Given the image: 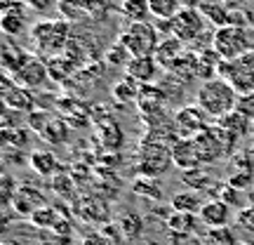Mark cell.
Wrapping results in <instances>:
<instances>
[{"mask_svg":"<svg viewBox=\"0 0 254 245\" xmlns=\"http://www.w3.org/2000/svg\"><path fill=\"white\" fill-rule=\"evenodd\" d=\"M238 101H240V94L236 92V87L231 85L224 78H212V81H205L200 85L198 94H195V104L207 113L209 118H224L226 113L238 109Z\"/></svg>","mask_w":254,"mask_h":245,"instance_id":"1","label":"cell"},{"mask_svg":"<svg viewBox=\"0 0 254 245\" xmlns=\"http://www.w3.org/2000/svg\"><path fill=\"white\" fill-rule=\"evenodd\" d=\"M71 24L66 19H40L31 26V40L43 55H59L68 47Z\"/></svg>","mask_w":254,"mask_h":245,"instance_id":"2","label":"cell"},{"mask_svg":"<svg viewBox=\"0 0 254 245\" xmlns=\"http://www.w3.org/2000/svg\"><path fill=\"white\" fill-rule=\"evenodd\" d=\"M212 50H214L224 62H231V59H238V57L247 55V52H254L252 36H250L247 26L217 28V31H214V38H212Z\"/></svg>","mask_w":254,"mask_h":245,"instance_id":"3","label":"cell"},{"mask_svg":"<svg viewBox=\"0 0 254 245\" xmlns=\"http://www.w3.org/2000/svg\"><path fill=\"white\" fill-rule=\"evenodd\" d=\"M120 40L127 45L132 57H153L158 45H160V31L151 21H132L120 33Z\"/></svg>","mask_w":254,"mask_h":245,"instance_id":"4","label":"cell"},{"mask_svg":"<svg viewBox=\"0 0 254 245\" xmlns=\"http://www.w3.org/2000/svg\"><path fill=\"white\" fill-rule=\"evenodd\" d=\"M172 163V146L158 142L155 137H148L141 144V154H139V172L144 177H160L170 170Z\"/></svg>","mask_w":254,"mask_h":245,"instance_id":"5","label":"cell"},{"mask_svg":"<svg viewBox=\"0 0 254 245\" xmlns=\"http://www.w3.org/2000/svg\"><path fill=\"white\" fill-rule=\"evenodd\" d=\"M219 76L231 82L240 97L252 94L254 92V52H247V55L231 59V62H221Z\"/></svg>","mask_w":254,"mask_h":245,"instance_id":"6","label":"cell"},{"mask_svg":"<svg viewBox=\"0 0 254 245\" xmlns=\"http://www.w3.org/2000/svg\"><path fill=\"white\" fill-rule=\"evenodd\" d=\"M205 24H207V19L202 17V12L198 7H184L172 19V36L179 38L184 45L195 43L205 33Z\"/></svg>","mask_w":254,"mask_h":245,"instance_id":"7","label":"cell"},{"mask_svg":"<svg viewBox=\"0 0 254 245\" xmlns=\"http://www.w3.org/2000/svg\"><path fill=\"white\" fill-rule=\"evenodd\" d=\"M207 120H209V116L200 109L198 104L195 106H184L174 116V127L182 132V137H198L202 130L209 127Z\"/></svg>","mask_w":254,"mask_h":245,"instance_id":"8","label":"cell"},{"mask_svg":"<svg viewBox=\"0 0 254 245\" xmlns=\"http://www.w3.org/2000/svg\"><path fill=\"white\" fill-rule=\"evenodd\" d=\"M172 163L177 167L186 170H195V167H205L202 163V156L198 151V144L193 137H182V139H174L172 142Z\"/></svg>","mask_w":254,"mask_h":245,"instance_id":"9","label":"cell"},{"mask_svg":"<svg viewBox=\"0 0 254 245\" xmlns=\"http://www.w3.org/2000/svg\"><path fill=\"white\" fill-rule=\"evenodd\" d=\"M160 64L155 62V57H134L127 64V78H132L136 85H153L160 76Z\"/></svg>","mask_w":254,"mask_h":245,"instance_id":"10","label":"cell"},{"mask_svg":"<svg viewBox=\"0 0 254 245\" xmlns=\"http://www.w3.org/2000/svg\"><path fill=\"white\" fill-rule=\"evenodd\" d=\"M47 76H50L47 64L40 62V59H31L26 66H21L14 73V82L21 85V87H26V90H36V87H40L47 81Z\"/></svg>","mask_w":254,"mask_h":245,"instance_id":"11","label":"cell"},{"mask_svg":"<svg viewBox=\"0 0 254 245\" xmlns=\"http://www.w3.org/2000/svg\"><path fill=\"white\" fill-rule=\"evenodd\" d=\"M200 222L209 229H221L228 224V219H231V205H226L224 200H207V203H202V208L198 212Z\"/></svg>","mask_w":254,"mask_h":245,"instance_id":"12","label":"cell"},{"mask_svg":"<svg viewBox=\"0 0 254 245\" xmlns=\"http://www.w3.org/2000/svg\"><path fill=\"white\" fill-rule=\"evenodd\" d=\"M198 9L202 12V17L207 19L212 26H217V28L231 26V14H233V9L228 7L226 2H221V0H200Z\"/></svg>","mask_w":254,"mask_h":245,"instance_id":"13","label":"cell"},{"mask_svg":"<svg viewBox=\"0 0 254 245\" xmlns=\"http://www.w3.org/2000/svg\"><path fill=\"white\" fill-rule=\"evenodd\" d=\"M153 57H155V62L160 64L163 69H172L174 64L184 57V43L179 40V38H174V36L163 38Z\"/></svg>","mask_w":254,"mask_h":245,"instance_id":"14","label":"cell"},{"mask_svg":"<svg viewBox=\"0 0 254 245\" xmlns=\"http://www.w3.org/2000/svg\"><path fill=\"white\" fill-rule=\"evenodd\" d=\"M2 97H5V106H7V109H14V111L33 109V97H31V92H28L26 87H19V85L12 87L9 76H5V90H2Z\"/></svg>","mask_w":254,"mask_h":245,"instance_id":"15","label":"cell"},{"mask_svg":"<svg viewBox=\"0 0 254 245\" xmlns=\"http://www.w3.org/2000/svg\"><path fill=\"white\" fill-rule=\"evenodd\" d=\"M73 210H75V212H78V217H82L85 222H106V219H109L106 203L99 200V198H92V196L80 198L75 205H73Z\"/></svg>","mask_w":254,"mask_h":245,"instance_id":"16","label":"cell"},{"mask_svg":"<svg viewBox=\"0 0 254 245\" xmlns=\"http://www.w3.org/2000/svg\"><path fill=\"white\" fill-rule=\"evenodd\" d=\"M33 57L28 55V52H24L19 45H12L9 43V38L5 40V47H2V69H5V73H14L21 69V66H26L28 62H31Z\"/></svg>","mask_w":254,"mask_h":245,"instance_id":"17","label":"cell"},{"mask_svg":"<svg viewBox=\"0 0 254 245\" xmlns=\"http://www.w3.org/2000/svg\"><path fill=\"white\" fill-rule=\"evenodd\" d=\"M43 193L36 191L33 186H21V189L14 191V205H17V212L21 215H33L38 210V205H43Z\"/></svg>","mask_w":254,"mask_h":245,"instance_id":"18","label":"cell"},{"mask_svg":"<svg viewBox=\"0 0 254 245\" xmlns=\"http://www.w3.org/2000/svg\"><path fill=\"white\" fill-rule=\"evenodd\" d=\"M28 165L40 177H52V174L59 172V161L52 151H33L28 158Z\"/></svg>","mask_w":254,"mask_h":245,"instance_id":"19","label":"cell"},{"mask_svg":"<svg viewBox=\"0 0 254 245\" xmlns=\"http://www.w3.org/2000/svg\"><path fill=\"white\" fill-rule=\"evenodd\" d=\"M250 123H252V118H250L247 113H243L240 109L231 111V113H226L224 118L217 120L219 127H224L226 132H231V135H236V137L250 135Z\"/></svg>","mask_w":254,"mask_h":245,"instance_id":"20","label":"cell"},{"mask_svg":"<svg viewBox=\"0 0 254 245\" xmlns=\"http://www.w3.org/2000/svg\"><path fill=\"white\" fill-rule=\"evenodd\" d=\"M40 137L45 139V142H50V144H66L68 142V137H71V127L66 125L62 118H50V123L45 125V130L40 132Z\"/></svg>","mask_w":254,"mask_h":245,"instance_id":"21","label":"cell"},{"mask_svg":"<svg viewBox=\"0 0 254 245\" xmlns=\"http://www.w3.org/2000/svg\"><path fill=\"white\" fill-rule=\"evenodd\" d=\"M148 7H151V17H155L158 21H167L182 12L184 2L182 0H148Z\"/></svg>","mask_w":254,"mask_h":245,"instance_id":"22","label":"cell"},{"mask_svg":"<svg viewBox=\"0 0 254 245\" xmlns=\"http://www.w3.org/2000/svg\"><path fill=\"white\" fill-rule=\"evenodd\" d=\"M120 12L123 17L132 24V21H148L151 19V7L148 0H123L120 2Z\"/></svg>","mask_w":254,"mask_h":245,"instance_id":"23","label":"cell"},{"mask_svg":"<svg viewBox=\"0 0 254 245\" xmlns=\"http://www.w3.org/2000/svg\"><path fill=\"white\" fill-rule=\"evenodd\" d=\"M57 9H59V14L62 19H66L68 24L73 21H82V19H87V5H85V0H57Z\"/></svg>","mask_w":254,"mask_h":245,"instance_id":"24","label":"cell"},{"mask_svg":"<svg viewBox=\"0 0 254 245\" xmlns=\"http://www.w3.org/2000/svg\"><path fill=\"white\" fill-rule=\"evenodd\" d=\"M200 208H202V200H200L198 191H182V193H174L172 196L174 212H190V215H198Z\"/></svg>","mask_w":254,"mask_h":245,"instance_id":"25","label":"cell"},{"mask_svg":"<svg viewBox=\"0 0 254 245\" xmlns=\"http://www.w3.org/2000/svg\"><path fill=\"white\" fill-rule=\"evenodd\" d=\"M198 219L200 217L190 215V212H174L172 217L167 219V227H170V231H172V234L189 236V234H193V231H195V227H198Z\"/></svg>","mask_w":254,"mask_h":245,"instance_id":"26","label":"cell"},{"mask_svg":"<svg viewBox=\"0 0 254 245\" xmlns=\"http://www.w3.org/2000/svg\"><path fill=\"white\" fill-rule=\"evenodd\" d=\"M0 26H2V33H5V36L14 38V36H19V33L26 28V17H24V12H21V9H9V12L2 14Z\"/></svg>","mask_w":254,"mask_h":245,"instance_id":"27","label":"cell"},{"mask_svg":"<svg viewBox=\"0 0 254 245\" xmlns=\"http://www.w3.org/2000/svg\"><path fill=\"white\" fill-rule=\"evenodd\" d=\"M134 57H132V52L127 50V45L123 43V40H116L113 45L106 50V62L111 64V66H118V69H127V64L132 62Z\"/></svg>","mask_w":254,"mask_h":245,"instance_id":"28","label":"cell"},{"mask_svg":"<svg viewBox=\"0 0 254 245\" xmlns=\"http://www.w3.org/2000/svg\"><path fill=\"white\" fill-rule=\"evenodd\" d=\"M113 97L123 104H132V101H139V90H136V82L132 78H125L113 85Z\"/></svg>","mask_w":254,"mask_h":245,"instance_id":"29","label":"cell"},{"mask_svg":"<svg viewBox=\"0 0 254 245\" xmlns=\"http://www.w3.org/2000/svg\"><path fill=\"white\" fill-rule=\"evenodd\" d=\"M132 191L134 193H141V196H148V198L160 200L163 198V191H160V184L155 182L153 177H139L132 182Z\"/></svg>","mask_w":254,"mask_h":245,"instance_id":"30","label":"cell"},{"mask_svg":"<svg viewBox=\"0 0 254 245\" xmlns=\"http://www.w3.org/2000/svg\"><path fill=\"white\" fill-rule=\"evenodd\" d=\"M205 243L207 245H240L238 243V238H236V234H233L228 227L207 229V234H205Z\"/></svg>","mask_w":254,"mask_h":245,"instance_id":"31","label":"cell"},{"mask_svg":"<svg viewBox=\"0 0 254 245\" xmlns=\"http://www.w3.org/2000/svg\"><path fill=\"white\" fill-rule=\"evenodd\" d=\"M31 222L40 229H55L57 222H59V215H57L55 208H47V205H40V208L31 215Z\"/></svg>","mask_w":254,"mask_h":245,"instance_id":"32","label":"cell"},{"mask_svg":"<svg viewBox=\"0 0 254 245\" xmlns=\"http://www.w3.org/2000/svg\"><path fill=\"white\" fill-rule=\"evenodd\" d=\"M184 182L189 184V189L198 191V189H207L212 179H209V174L205 167H195V170H186L184 172Z\"/></svg>","mask_w":254,"mask_h":245,"instance_id":"33","label":"cell"},{"mask_svg":"<svg viewBox=\"0 0 254 245\" xmlns=\"http://www.w3.org/2000/svg\"><path fill=\"white\" fill-rule=\"evenodd\" d=\"M217 198L224 200L226 205H231V208H238V205H243V191L236 189L233 184H219L217 189Z\"/></svg>","mask_w":254,"mask_h":245,"instance_id":"34","label":"cell"},{"mask_svg":"<svg viewBox=\"0 0 254 245\" xmlns=\"http://www.w3.org/2000/svg\"><path fill=\"white\" fill-rule=\"evenodd\" d=\"M101 139H104V144L109 146V149L118 151L120 146H123V130L118 127V123H106L104 132H101Z\"/></svg>","mask_w":254,"mask_h":245,"instance_id":"35","label":"cell"},{"mask_svg":"<svg viewBox=\"0 0 254 245\" xmlns=\"http://www.w3.org/2000/svg\"><path fill=\"white\" fill-rule=\"evenodd\" d=\"M2 139H5V144L21 149V146L28 144V130H24V127H5L2 130Z\"/></svg>","mask_w":254,"mask_h":245,"instance_id":"36","label":"cell"},{"mask_svg":"<svg viewBox=\"0 0 254 245\" xmlns=\"http://www.w3.org/2000/svg\"><path fill=\"white\" fill-rule=\"evenodd\" d=\"M90 19H106L111 12V0H85Z\"/></svg>","mask_w":254,"mask_h":245,"instance_id":"37","label":"cell"},{"mask_svg":"<svg viewBox=\"0 0 254 245\" xmlns=\"http://www.w3.org/2000/svg\"><path fill=\"white\" fill-rule=\"evenodd\" d=\"M238 227L247 229V231H254V205L240 208V212H238Z\"/></svg>","mask_w":254,"mask_h":245,"instance_id":"38","label":"cell"},{"mask_svg":"<svg viewBox=\"0 0 254 245\" xmlns=\"http://www.w3.org/2000/svg\"><path fill=\"white\" fill-rule=\"evenodd\" d=\"M71 189H73V179L66 174H57L55 177V191H59L64 198H71Z\"/></svg>","mask_w":254,"mask_h":245,"instance_id":"39","label":"cell"},{"mask_svg":"<svg viewBox=\"0 0 254 245\" xmlns=\"http://www.w3.org/2000/svg\"><path fill=\"white\" fill-rule=\"evenodd\" d=\"M123 231H125L127 236H139V231H141V219L136 217V215H127L125 219H123Z\"/></svg>","mask_w":254,"mask_h":245,"instance_id":"40","label":"cell"},{"mask_svg":"<svg viewBox=\"0 0 254 245\" xmlns=\"http://www.w3.org/2000/svg\"><path fill=\"white\" fill-rule=\"evenodd\" d=\"M238 109L243 111V113H247L250 118H254V92H252V94L240 97V101H238Z\"/></svg>","mask_w":254,"mask_h":245,"instance_id":"41","label":"cell"},{"mask_svg":"<svg viewBox=\"0 0 254 245\" xmlns=\"http://www.w3.org/2000/svg\"><path fill=\"white\" fill-rule=\"evenodd\" d=\"M26 5H31L38 12H47V9L55 5V0H26Z\"/></svg>","mask_w":254,"mask_h":245,"instance_id":"42","label":"cell"},{"mask_svg":"<svg viewBox=\"0 0 254 245\" xmlns=\"http://www.w3.org/2000/svg\"><path fill=\"white\" fill-rule=\"evenodd\" d=\"M221 2H226V5H228V7H231V9H236L238 5H243L245 0H221Z\"/></svg>","mask_w":254,"mask_h":245,"instance_id":"43","label":"cell"},{"mask_svg":"<svg viewBox=\"0 0 254 245\" xmlns=\"http://www.w3.org/2000/svg\"><path fill=\"white\" fill-rule=\"evenodd\" d=\"M184 2V7H198L200 5V0H182Z\"/></svg>","mask_w":254,"mask_h":245,"instance_id":"44","label":"cell"},{"mask_svg":"<svg viewBox=\"0 0 254 245\" xmlns=\"http://www.w3.org/2000/svg\"><path fill=\"white\" fill-rule=\"evenodd\" d=\"M250 135L254 137V118H252V123H250Z\"/></svg>","mask_w":254,"mask_h":245,"instance_id":"45","label":"cell"},{"mask_svg":"<svg viewBox=\"0 0 254 245\" xmlns=\"http://www.w3.org/2000/svg\"><path fill=\"white\" fill-rule=\"evenodd\" d=\"M2 245H12V243H2Z\"/></svg>","mask_w":254,"mask_h":245,"instance_id":"46","label":"cell"},{"mask_svg":"<svg viewBox=\"0 0 254 245\" xmlns=\"http://www.w3.org/2000/svg\"><path fill=\"white\" fill-rule=\"evenodd\" d=\"M252 156H254V146H252Z\"/></svg>","mask_w":254,"mask_h":245,"instance_id":"47","label":"cell"}]
</instances>
